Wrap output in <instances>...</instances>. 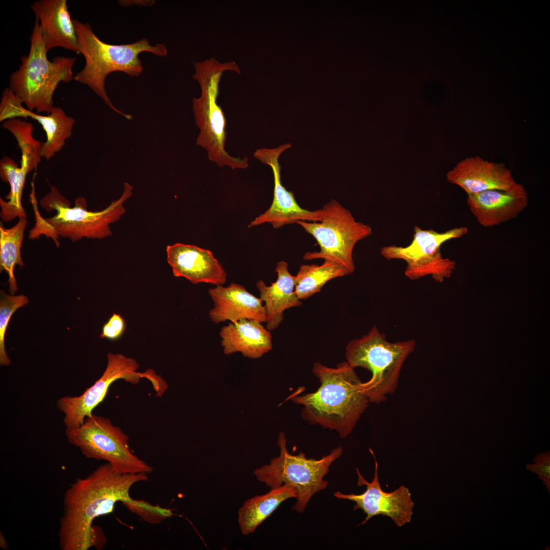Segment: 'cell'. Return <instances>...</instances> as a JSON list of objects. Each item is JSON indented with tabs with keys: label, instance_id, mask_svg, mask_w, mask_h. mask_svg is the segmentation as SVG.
I'll use <instances>...</instances> for the list:
<instances>
[{
	"label": "cell",
	"instance_id": "4",
	"mask_svg": "<svg viewBox=\"0 0 550 550\" xmlns=\"http://www.w3.org/2000/svg\"><path fill=\"white\" fill-rule=\"evenodd\" d=\"M194 68L193 78L201 90L200 97L193 99L195 123L200 129L197 145L205 149L209 160L219 167L233 170L248 168V157L231 156L225 150L226 118L217 102L223 73L230 71L240 74V68L234 61L222 63L214 57L195 62Z\"/></svg>",
	"mask_w": 550,
	"mask_h": 550
},
{
	"label": "cell",
	"instance_id": "31",
	"mask_svg": "<svg viewBox=\"0 0 550 550\" xmlns=\"http://www.w3.org/2000/svg\"><path fill=\"white\" fill-rule=\"evenodd\" d=\"M125 327V322L122 316L114 313L103 325L100 337L112 341L117 340L124 334Z\"/></svg>",
	"mask_w": 550,
	"mask_h": 550
},
{
	"label": "cell",
	"instance_id": "29",
	"mask_svg": "<svg viewBox=\"0 0 550 550\" xmlns=\"http://www.w3.org/2000/svg\"><path fill=\"white\" fill-rule=\"evenodd\" d=\"M126 506L144 520L151 523L159 522L173 514L170 510L153 506L143 501L135 500L133 504Z\"/></svg>",
	"mask_w": 550,
	"mask_h": 550
},
{
	"label": "cell",
	"instance_id": "9",
	"mask_svg": "<svg viewBox=\"0 0 550 550\" xmlns=\"http://www.w3.org/2000/svg\"><path fill=\"white\" fill-rule=\"evenodd\" d=\"M321 210L322 217L319 222L297 221L295 223L311 235L320 247L318 252L305 253L304 259L333 261L343 266L351 274L355 269L353 258L354 246L372 234V228L356 221L351 211L335 200H330Z\"/></svg>",
	"mask_w": 550,
	"mask_h": 550
},
{
	"label": "cell",
	"instance_id": "16",
	"mask_svg": "<svg viewBox=\"0 0 550 550\" xmlns=\"http://www.w3.org/2000/svg\"><path fill=\"white\" fill-rule=\"evenodd\" d=\"M446 177L450 183L460 187L468 196L490 189L508 190L517 183L504 163L489 161L479 156L460 161Z\"/></svg>",
	"mask_w": 550,
	"mask_h": 550
},
{
	"label": "cell",
	"instance_id": "12",
	"mask_svg": "<svg viewBox=\"0 0 550 550\" xmlns=\"http://www.w3.org/2000/svg\"><path fill=\"white\" fill-rule=\"evenodd\" d=\"M107 363L101 376L80 395L66 396L57 400V407L64 415L63 422L66 429L81 425L93 409L104 399L110 386L123 379L136 384L145 373L137 371L139 365L134 359L122 354L109 353Z\"/></svg>",
	"mask_w": 550,
	"mask_h": 550
},
{
	"label": "cell",
	"instance_id": "18",
	"mask_svg": "<svg viewBox=\"0 0 550 550\" xmlns=\"http://www.w3.org/2000/svg\"><path fill=\"white\" fill-rule=\"evenodd\" d=\"M167 261L176 277H183L193 284L223 285L226 272L212 253L195 245L176 243L166 248Z\"/></svg>",
	"mask_w": 550,
	"mask_h": 550
},
{
	"label": "cell",
	"instance_id": "7",
	"mask_svg": "<svg viewBox=\"0 0 550 550\" xmlns=\"http://www.w3.org/2000/svg\"><path fill=\"white\" fill-rule=\"evenodd\" d=\"M50 191L40 200V204L46 211L56 214L44 218L49 237L58 246L57 238H68L72 242L84 238L102 239L113 234L110 225L119 221L125 212L124 203L132 195L133 187L124 183V191L120 198L105 209L99 211H89L86 199H76L74 206L58 190L50 186Z\"/></svg>",
	"mask_w": 550,
	"mask_h": 550
},
{
	"label": "cell",
	"instance_id": "26",
	"mask_svg": "<svg viewBox=\"0 0 550 550\" xmlns=\"http://www.w3.org/2000/svg\"><path fill=\"white\" fill-rule=\"evenodd\" d=\"M349 274L343 266L331 260H325L320 265L302 264L294 276L295 293L299 299H307L319 292L332 279Z\"/></svg>",
	"mask_w": 550,
	"mask_h": 550
},
{
	"label": "cell",
	"instance_id": "2",
	"mask_svg": "<svg viewBox=\"0 0 550 550\" xmlns=\"http://www.w3.org/2000/svg\"><path fill=\"white\" fill-rule=\"evenodd\" d=\"M312 372L320 382L317 390L289 398L303 406L301 416L306 421L335 430L341 438L347 436L370 402L363 382L346 361L335 368L315 363Z\"/></svg>",
	"mask_w": 550,
	"mask_h": 550
},
{
	"label": "cell",
	"instance_id": "22",
	"mask_svg": "<svg viewBox=\"0 0 550 550\" xmlns=\"http://www.w3.org/2000/svg\"><path fill=\"white\" fill-rule=\"evenodd\" d=\"M275 270L277 279L270 285L267 286L262 280L256 283L260 298L265 302L266 328L269 331L279 326L283 321L285 310L302 305L295 293V277L289 271L288 263L280 261Z\"/></svg>",
	"mask_w": 550,
	"mask_h": 550
},
{
	"label": "cell",
	"instance_id": "24",
	"mask_svg": "<svg viewBox=\"0 0 550 550\" xmlns=\"http://www.w3.org/2000/svg\"><path fill=\"white\" fill-rule=\"evenodd\" d=\"M28 174L11 157L5 156L1 160V179L8 183L10 187L9 194L5 197L8 201L0 199V216L5 222L12 221L17 217H26L21 200Z\"/></svg>",
	"mask_w": 550,
	"mask_h": 550
},
{
	"label": "cell",
	"instance_id": "27",
	"mask_svg": "<svg viewBox=\"0 0 550 550\" xmlns=\"http://www.w3.org/2000/svg\"><path fill=\"white\" fill-rule=\"evenodd\" d=\"M2 126L14 136L17 142L21 154L20 167L28 173L32 171L42 158V144L33 136V124L16 118L4 121Z\"/></svg>",
	"mask_w": 550,
	"mask_h": 550
},
{
	"label": "cell",
	"instance_id": "8",
	"mask_svg": "<svg viewBox=\"0 0 550 550\" xmlns=\"http://www.w3.org/2000/svg\"><path fill=\"white\" fill-rule=\"evenodd\" d=\"M286 443L285 434L281 432L278 439L279 456L273 458L268 464L255 470L254 475L270 488L283 484L295 487L298 496L292 510L302 513L312 496L326 488L328 481L323 478L332 463L341 456L343 449L338 447L329 454L316 459L307 458L302 452L296 455L290 454Z\"/></svg>",
	"mask_w": 550,
	"mask_h": 550
},
{
	"label": "cell",
	"instance_id": "6",
	"mask_svg": "<svg viewBox=\"0 0 550 550\" xmlns=\"http://www.w3.org/2000/svg\"><path fill=\"white\" fill-rule=\"evenodd\" d=\"M415 347L413 339L387 341L376 326L347 344L345 356L348 364L371 372V378L362 384L370 402L380 403L385 401L388 394L395 392L402 366Z\"/></svg>",
	"mask_w": 550,
	"mask_h": 550
},
{
	"label": "cell",
	"instance_id": "19",
	"mask_svg": "<svg viewBox=\"0 0 550 550\" xmlns=\"http://www.w3.org/2000/svg\"><path fill=\"white\" fill-rule=\"evenodd\" d=\"M208 293L214 306L209 311L211 320L215 324L236 322L242 319L266 322V312L262 300L248 292L242 285L231 283L228 287L217 285Z\"/></svg>",
	"mask_w": 550,
	"mask_h": 550
},
{
	"label": "cell",
	"instance_id": "32",
	"mask_svg": "<svg viewBox=\"0 0 550 550\" xmlns=\"http://www.w3.org/2000/svg\"><path fill=\"white\" fill-rule=\"evenodd\" d=\"M119 4L123 6L127 7L134 4L139 6H152L155 3L154 1H120Z\"/></svg>",
	"mask_w": 550,
	"mask_h": 550
},
{
	"label": "cell",
	"instance_id": "23",
	"mask_svg": "<svg viewBox=\"0 0 550 550\" xmlns=\"http://www.w3.org/2000/svg\"><path fill=\"white\" fill-rule=\"evenodd\" d=\"M297 496L295 487L283 484L270 488L266 493L248 499L238 511V522L241 533L244 535L253 533L282 503Z\"/></svg>",
	"mask_w": 550,
	"mask_h": 550
},
{
	"label": "cell",
	"instance_id": "5",
	"mask_svg": "<svg viewBox=\"0 0 550 550\" xmlns=\"http://www.w3.org/2000/svg\"><path fill=\"white\" fill-rule=\"evenodd\" d=\"M30 42L28 54L21 58L19 69L10 76L9 88L29 110L49 114L54 106L53 96L59 84L74 79L76 59L57 56L49 60L37 19Z\"/></svg>",
	"mask_w": 550,
	"mask_h": 550
},
{
	"label": "cell",
	"instance_id": "3",
	"mask_svg": "<svg viewBox=\"0 0 550 550\" xmlns=\"http://www.w3.org/2000/svg\"><path fill=\"white\" fill-rule=\"evenodd\" d=\"M74 23L79 52L85 59L84 68L74 76V79L88 86L115 113L131 120L130 115L114 106L108 98L105 90L106 78L114 72H123L131 77L139 76L143 70L140 53L148 52L165 57L168 54L167 47L162 43L151 45L146 38L130 44H108L97 37L88 23L74 20Z\"/></svg>",
	"mask_w": 550,
	"mask_h": 550
},
{
	"label": "cell",
	"instance_id": "33",
	"mask_svg": "<svg viewBox=\"0 0 550 550\" xmlns=\"http://www.w3.org/2000/svg\"><path fill=\"white\" fill-rule=\"evenodd\" d=\"M0 545L2 548L8 549V545L6 542V539L3 534L1 532L0 536Z\"/></svg>",
	"mask_w": 550,
	"mask_h": 550
},
{
	"label": "cell",
	"instance_id": "10",
	"mask_svg": "<svg viewBox=\"0 0 550 550\" xmlns=\"http://www.w3.org/2000/svg\"><path fill=\"white\" fill-rule=\"evenodd\" d=\"M68 442L88 458L103 460L121 474H149L153 468L131 451L128 436L110 420L92 414L79 427L66 429Z\"/></svg>",
	"mask_w": 550,
	"mask_h": 550
},
{
	"label": "cell",
	"instance_id": "28",
	"mask_svg": "<svg viewBox=\"0 0 550 550\" xmlns=\"http://www.w3.org/2000/svg\"><path fill=\"white\" fill-rule=\"evenodd\" d=\"M28 303V298L24 295H9L3 290L1 291L0 364L1 366H9L11 363L5 349V339L7 327L11 317L17 309L25 306Z\"/></svg>",
	"mask_w": 550,
	"mask_h": 550
},
{
	"label": "cell",
	"instance_id": "20",
	"mask_svg": "<svg viewBox=\"0 0 550 550\" xmlns=\"http://www.w3.org/2000/svg\"><path fill=\"white\" fill-rule=\"evenodd\" d=\"M31 8L39 21L47 51L62 47L80 54L74 20L66 0H39Z\"/></svg>",
	"mask_w": 550,
	"mask_h": 550
},
{
	"label": "cell",
	"instance_id": "14",
	"mask_svg": "<svg viewBox=\"0 0 550 550\" xmlns=\"http://www.w3.org/2000/svg\"><path fill=\"white\" fill-rule=\"evenodd\" d=\"M291 146V144L288 143L276 148L259 149L254 153L256 158L271 168L274 177V190L270 207L252 221L249 227L268 223L276 229L295 223L297 221L313 222L321 220V209L310 211L302 208L296 201L294 193L287 190L282 185L279 158L281 154Z\"/></svg>",
	"mask_w": 550,
	"mask_h": 550
},
{
	"label": "cell",
	"instance_id": "11",
	"mask_svg": "<svg viewBox=\"0 0 550 550\" xmlns=\"http://www.w3.org/2000/svg\"><path fill=\"white\" fill-rule=\"evenodd\" d=\"M465 227L455 228L444 232L423 230L415 226L413 239L409 245L402 247L384 246L380 253L385 259L405 261L404 274L411 280L430 275L435 281L442 282L449 277L455 268L454 261L443 257L441 247L445 242L462 237L468 233Z\"/></svg>",
	"mask_w": 550,
	"mask_h": 550
},
{
	"label": "cell",
	"instance_id": "17",
	"mask_svg": "<svg viewBox=\"0 0 550 550\" xmlns=\"http://www.w3.org/2000/svg\"><path fill=\"white\" fill-rule=\"evenodd\" d=\"M524 186L517 183L508 190L490 189L468 195L467 204L479 224L484 227L499 225L516 218L528 204Z\"/></svg>",
	"mask_w": 550,
	"mask_h": 550
},
{
	"label": "cell",
	"instance_id": "15",
	"mask_svg": "<svg viewBox=\"0 0 550 550\" xmlns=\"http://www.w3.org/2000/svg\"><path fill=\"white\" fill-rule=\"evenodd\" d=\"M16 118H30L37 121L46 133V140L42 144V157L52 158L61 150L72 133L75 120L67 115L60 107L54 106L50 113L43 115L25 108L12 91L6 88L0 103V121Z\"/></svg>",
	"mask_w": 550,
	"mask_h": 550
},
{
	"label": "cell",
	"instance_id": "30",
	"mask_svg": "<svg viewBox=\"0 0 550 550\" xmlns=\"http://www.w3.org/2000/svg\"><path fill=\"white\" fill-rule=\"evenodd\" d=\"M534 463L526 464V469L536 474L550 492V453H541L533 459Z\"/></svg>",
	"mask_w": 550,
	"mask_h": 550
},
{
	"label": "cell",
	"instance_id": "21",
	"mask_svg": "<svg viewBox=\"0 0 550 550\" xmlns=\"http://www.w3.org/2000/svg\"><path fill=\"white\" fill-rule=\"evenodd\" d=\"M219 335L225 354L240 352L244 356L258 359L272 348V336L261 323L242 319L221 328Z\"/></svg>",
	"mask_w": 550,
	"mask_h": 550
},
{
	"label": "cell",
	"instance_id": "13",
	"mask_svg": "<svg viewBox=\"0 0 550 550\" xmlns=\"http://www.w3.org/2000/svg\"><path fill=\"white\" fill-rule=\"evenodd\" d=\"M358 476L357 485H365L362 493L344 494L339 491L334 493L339 499L353 501V510L362 509L366 514L365 519L359 525H365L371 518L378 515L391 518L398 527L410 522L413 514L414 503L409 489L403 485L391 492L384 491L381 487L378 472V464L375 460L374 477L371 482L366 481L356 468Z\"/></svg>",
	"mask_w": 550,
	"mask_h": 550
},
{
	"label": "cell",
	"instance_id": "1",
	"mask_svg": "<svg viewBox=\"0 0 550 550\" xmlns=\"http://www.w3.org/2000/svg\"><path fill=\"white\" fill-rule=\"evenodd\" d=\"M148 479L146 474H121L108 463L98 466L84 478H78L66 491L60 519L59 542L62 550H87L101 547L94 519L113 512L115 504L133 503L131 486Z\"/></svg>",
	"mask_w": 550,
	"mask_h": 550
},
{
	"label": "cell",
	"instance_id": "25",
	"mask_svg": "<svg viewBox=\"0 0 550 550\" xmlns=\"http://www.w3.org/2000/svg\"><path fill=\"white\" fill-rule=\"evenodd\" d=\"M17 224L10 228L0 225V270L5 271L9 277V291L14 294L18 290L14 275L15 266L21 268L24 263L21 256V248L25 229L28 225L26 217L18 218Z\"/></svg>",
	"mask_w": 550,
	"mask_h": 550
}]
</instances>
